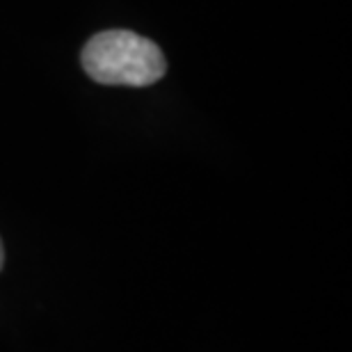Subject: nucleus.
Listing matches in <instances>:
<instances>
[{
	"label": "nucleus",
	"mask_w": 352,
	"mask_h": 352,
	"mask_svg": "<svg viewBox=\"0 0 352 352\" xmlns=\"http://www.w3.org/2000/svg\"><path fill=\"white\" fill-rule=\"evenodd\" d=\"M80 62L91 80L110 87H149L167 72L160 46L133 30L94 34L82 48Z\"/></svg>",
	"instance_id": "obj_1"
},
{
	"label": "nucleus",
	"mask_w": 352,
	"mask_h": 352,
	"mask_svg": "<svg viewBox=\"0 0 352 352\" xmlns=\"http://www.w3.org/2000/svg\"><path fill=\"white\" fill-rule=\"evenodd\" d=\"M3 263H5V248H3V241H0V270H3Z\"/></svg>",
	"instance_id": "obj_2"
}]
</instances>
